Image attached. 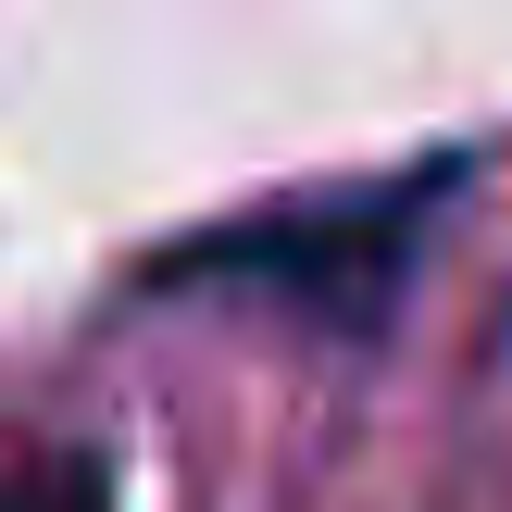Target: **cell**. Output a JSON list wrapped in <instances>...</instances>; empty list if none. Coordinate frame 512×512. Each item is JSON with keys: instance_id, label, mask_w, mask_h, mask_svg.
Returning a JSON list of instances; mask_svg holds the SVG:
<instances>
[{"instance_id": "obj_1", "label": "cell", "mask_w": 512, "mask_h": 512, "mask_svg": "<svg viewBox=\"0 0 512 512\" xmlns=\"http://www.w3.org/2000/svg\"><path fill=\"white\" fill-rule=\"evenodd\" d=\"M438 188H463V163H413L388 188H338V200H300V213H250V225H213V238L163 250V288H200V275H238V288H275L288 313L313 325H388V300L413 288V250H425V213Z\"/></svg>"}, {"instance_id": "obj_2", "label": "cell", "mask_w": 512, "mask_h": 512, "mask_svg": "<svg viewBox=\"0 0 512 512\" xmlns=\"http://www.w3.org/2000/svg\"><path fill=\"white\" fill-rule=\"evenodd\" d=\"M0 512H113L100 450H50V463H0Z\"/></svg>"}]
</instances>
